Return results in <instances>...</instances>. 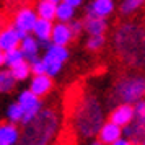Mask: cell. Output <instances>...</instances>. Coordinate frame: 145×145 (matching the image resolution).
Returning a JSON list of instances; mask_svg holds the SVG:
<instances>
[{
    "label": "cell",
    "mask_w": 145,
    "mask_h": 145,
    "mask_svg": "<svg viewBox=\"0 0 145 145\" xmlns=\"http://www.w3.org/2000/svg\"><path fill=\"white\" fill-rule=\"evenodd\" d=\"M112 47L124 64L145 69V26L122 23L112 34Z\"/></svg>",
    "instance_id": "obj_1"
},
{
    "label": "cell",
    "mask_w": 145,
    "mask_h": 145,
    "mask_svg": "<svg viewBox=\"0 0 145 145\" xmlns=\"http://www.w3.org/2000/svg\"><path fill=\"white\" fill-rule=\"evenodd\" d=\"M60 131V114L59 111L47 106L36 118L23 125L20 142L16 145H52Z\"/></svg>",
    "instance_id": "obj_2"
},
{
    "label": "cell",
    "mask_w": 145,
    "mask_h": 145,
    "mask_svg": "<svg viewBox=\"0 0 145 145\" xmlns=\"http://www.w3.org/2000/svg\"><path fill=\"white\" fill-rule=\"evenodd\" d=\"M105 122V111L96 96L86 95L80 99V103L73 111V127L80 137L90 138L98 135L99 129Z\"/></svg>",
    "instance_id": "obj_3"
},
{
    "label": "cell",
    "mask_w": 145,
    "mask_h": 145,
    "mask_svg": "<svg viewBox=\"0 0 145 145\" xmlns=\"http://www.w3.org/2000/svg\"><path fill=\"white\" fill-rule=\"evenodd\" d=\"M145 98V75L142 73H131L124 75L114 83L109 93V105L118 106L122 103L135 105L137 101Z\"/></svg>",
    "instance_id": "obj_4"
},
{
    "label": "cell",
    "mask_w": 145,
    "mask_h": 145,
    "mask_svg": "<svg viewBox=\"0 0 145 145\" xmlns=\"http://www.w3.org/2000/svg\"><path fill=\"white\" fill-rule=\"evenodd\" d=\"M16 101L20 103V106L23 108V111H25L21 125H26L28 122H31V121L42 111V101H41V98L36 95V93L31 91L29 88L18 93Z\"/></svg>",
    "instance_id": "obj_5"
},
{
    "label": "cell",
    "mask_w": 145,
    "mask_h": 145,
    "mask_svg": "<svg viewBox=\"0 0 145 145\" xmlns=\"http://www.w3.org/2000/svg\"><path fill=\"white\" fill-rule=\"evenodd\" d=\"M39 20V15L36 12V8L31 7H23L20 10H16V13L13 15V25L16 29L25 31V33H33V28L36 25V21Z\"/></svg>",
    "instance_id": "obj_6"
},
{
    "label": "cell",
    "mask_w": 145,
    "mask_h": 145,
    "mask_svg": "<svg viewBox=\"0 0 145 145\" xmlns=\"http://www.w3.org/2000/svg\"><path fill=\"white\" fill-rule=\"evenodd\" d=\"M135 119V111H134V105H127V103H122V105L114 106L109 112V121L116 122L121 127H125L131 122H134Z\"/></svg>",
    "instance_id": "obj_7"
},
{
    "label": "cell",
    "mask_w": 145,
    "mask_h": 145,
    "mask_svg": "<svg viewBox=\"0 0 145 145\" xmlns=\"http://www.w3.org/2000/svg\"><path fill=\"white\" fill-rule=\"evenodd\" d=\"M98 140L99 142H103L105 145H112L114 142H118L121 137H124V129L118 125L116 122H112V121H106L105 124L101 125V129L98 132Z\"/></svg>",
    "instance_id": "obj_8"
},
{
    "label": "cell",
    "mask_w": 145,
    "mask_h": 145,
    "mask_svg": "<svg viewBox=\"0 0 145 145\" xmlns=\"http://www.w3.org/2000/svg\"><path fill=\"white\" fill-rule=\"evenodd\" d=\"M54 88V77L42 73V75H33V78L29 82V90L36 93L39 98H44Z\"/></svg>",
    "instance_id": "obj_9"
},
{
    "label": "cell",
    "mask_w": 145,
    "mask_h": 145,
    "mask_svg": "<svg viewBox=\"0 0 145 145\" xmlns=\"http://www.w3.org/2000/svg\"><path fill=\"white\" fill-rule=\"evenodd\" d=\"M114 0H91L85 8V15L88 16H99V18H108L114 12Z\"/></svg>",
    "instance_id": "obj_10"
},
{
    "label": "cell",
    "mask_w": 145,
    "mask_h": 145,
    "mask_svg": "<svg viewBox=\"0 0 145 145\" xmlns=\"http://www.w3.org/2000/svg\"><path fill=\"white\" fill-rule=\"evenodd\" d=\"M52 29H54V21L44 20V18H39L33 28V34L39 39L41 46L44 47V49L52 42L51 41V38H52Z\"/></svg>",
    "instance_id": "obj_11"
},
{
    "label": "cell",
    "mask_w": 145,
    "mask_h": 145,
    "mask_svg": "<svg viewBox=\"0 0 145 145\" xmlns=\"http://www.w3.org/2000/svg\"><path fill=\"white\" fill-rule=\"evenodd\" d=\"M20 42H21V36L13 25L3 28L0 31V51H10V49H15V47H20Z\"/></svg>",
    "instance_id": "obj_12"
},
{
    "label": "cell",
    "mask_w": 145,
    "mask_h": 145,
    "mask_svg": "<svg viewBox=\"0 0 145 145\" xmlns=\"http://www.w3.org/2000/svg\"><path fill=\"white\" fill-rule=\"evenodd\" d=\"M75 38V34L72 33V29H70V25L69 23H54V29H52V41L54 44H59V46H69L72 39Z\"/></svg>",
    "instance_id": "obj_13"
},
{
    "label": "cell",
    "mask_w": 145,
    "mask_h": 145,
    "mask_svg": "<svg viewBox=\"0 0 145 145\" xmlns=\"http://www.w3.org/2000/svg\"><path fill=\"white\" fill-rule=\"evenodd\" d=\"M21 131L18 129V124L12 122H2L0 124V144L5 145H16L20 142Z\"/></svg>",
    "instance_id": "obj_14"
},
{
    "label": "cell",
    "mask_w": 145,
    "mask_h": 145,
    "mask_svg": "<svg viewBox=\"0 0 145 145\" xmlns=\"http://www.w3.org/2000/svg\"><path fill=\"white\" fill-rule=\"evenodd\" d=\"M20 49L25 52V57L26 60H34L39 57V51H41V42L39 39L34 36L33 33H29L26 38H23L20 42Z\"/></svg>",
    "instance_id": "obj_15"
},
{
    "label": "cell",
    "mask_w": 145,
    "mask_h": 145,
    "mask_svg": "<svg viewBox=\"0 0 145 145\" xmlns=\"http://www.w3.org/2000/svg\"><path fill=\"white\" fill-rule=\"evenodd\" d=\"M83 25H85V31L88 33V36H99V34H105L108 31V21H106V18L85 15Z\"/></svg>",
    "instance_id": "obj_16"
},
{
    "label": "cell",
    "mask_w": 145,
    "mask_h": 145,
    "mask_svg": "<svg viewBox=\"0 0 145 145\" xmlns=\"http://www.w3.org/2000/svg\"><path fill=\"white\" fill-rule=\"evenodd\" d=\"M124 129V137L129 138L134 145H140L145 140V124L138 122L134 119V122H131L129 125L122 127Z\"/></svg>",
    "instance_id": "obj_17"
},
{
    "label": "cell",
    "mask_w": 145,
    "mask_h": 145,
    "mask_svg": "<svg viewBox=\"0 0 145 145\" xmlns=\"http://www.w3.org/2000/svg\"><path fill=\"white\" fill-rule=\"evenodd\" d=\"M25 59H26L25 52L20 47H15V49H10V51H0V64L5 65L7 69H12L13 65H16L18 62Z\"/></svg>",
    "instance_id": "obj_18"
},
{
    "label": "cell",
    "mask_w": 145,
    "mask_h": 145,
    "mask_svg": "<svg viewBox=\"0 0 145 145\" xmlns=\"http://www.w3.org/2000/svg\"><path fill=\"white\" fill-rule=\"evenodd\" d=\"M36 12L39 15V18L54 21L57 18V3H54L51 0H38Z\"/></svg>",
    "instance_id": "obj_19"
},
{
    "label": "cell",
    "mask_w": 145,
    "mask_h": 145,
    "mask_svg": "<svg viewBox=\"0 0 145 145\" xmlns=\"http://www.w3.org/2000/svg\"><path fill=\"white\" fill-rule=\"evenodd\" d=\"M23 116H25V111L20 106L18 101L15 103H10L7 106V111H5V119L12 124H21L23 122Z\"/></svg>",
    "instance_id": "obj_20"
},
{
    "label": "cell",
    "mask_w": 145,
    "mask_h": 145,
    "mask_svg": "<svg viewBox=\"0 0 145 145\" xmlns=\"http://www.w3.org/2000/svg\"><path fill=\"white\" fill-rule=\"evenodd\" d=\"M10 70L13 73V77L16 78V82H25V80L29 78V75H33V72H31V64H29V60H26V59L18 62V64L13 65Z\"/></svg>",
    "instance_id": "obj_21"
},
{
    "label": "cell",
    "mask_w": 145,
    "mask_h": 145,
    "mask_svg": "<svg viewBox=\"0 0 145 145\" xmlns=\"http://www.w3.org/2000/svg\"><path fill=\"white\" fill-rule=\"evenodd\" d=\"M57 21L60 23H70L72 20H75V7L69 5L65 2L57 3Z\"/></svg>",
    "instance_id": "obj_22"
},
{
    "label": "cell",
    "mask_w": 145,
    "mask_h": 145,
    "mask_svg": "<svg viewBox=\"0 0 145 145\" xmlns=\"http://www.w3.org/2000/svg\"><path fill=\"white\" fill-rule=\"evenodd\" d=\"M18 82L13 77V73L10 69H5L0 72V91L2 93H10L12 90H15V85Z\"/></svg>",
    "instance_id": "obj_23"
},
{
    "label": "cell",
    "mask_w": 145,
    "mask_h": 145,
    "mask_svg": "<svg viewBox=\"0 0 145 145\" xmlns=\"http://www.w3.org/2000/svg\"><path fill=\"white\" fill-rule=\"evenodd\" d=\"M42 59H44V62H46L47 75H51V77H57V75L62 72V67H64L65 62L56 59V57H52V56H49V54H46V52H44V56H42Z\"/></svg>",
    "instance_id": "obj_24"
},
{
    "label": "cell",
    "mask_w": 145,
    "mask_h": 145,
    "mask_svg": "<svg viewBox=\"0 0 145 145\" xmlns=\"http://www.w3.org/2000/svg\"><path fill=\"white\" fill-rule=\"evenodd\" d=\"M145 5V0H122L121 5H119V12L124 16L135 13L138 8H142Z\"/></svg>",
    "instance_id": "obj_25"
},
{
    "label": "cell",
    "mask_w": 145,
    "mask_h": 145,
    "mask_svg": "<svg viewBox=\"0 0 145 145\" xmlns=\"http://www.w3.org/2000/svg\"><path fill=\"white\" fill-rule=\"evenodd\" d=\"M46 54L62 60V62H67L69 57H70V52H69L67 46H59V44H54V42H51V44L46 47Z\"/></svg>",
    "instance_id": "obj_26"
},
{
    "label": "cell",
    "mask_w": 145,
    "mask_h": 145,
    "mask_svg": "<svg viewBox=\"0 0 145 145\" xmlns=\"http://www.w3.org/2000/svg\"><path fill=\"white\" fill-rule=\"evenodd\" d=\"M105 44H106L105 34H99V36H90V38L86 39V49H88V51H99Z\"/></svg>",
    "instance_id": "obj_27"
},
{
    "label": "cell",
    "mask_w": 145,
    "mask_h": 145,
    "mask_svg": "<svg viewBox=\"0 0 145 145\" xmlns=\"http://www.w3.org/2000/svg\"><path fill=\"white\" fill-rule=\"evenodd\" d=\"M31 64V72L33 75H42V73H47V67H46V62L42 57H38L29 62Z\"/></svg>",
    "instance_id": "obj_28"
},
{
    "label": "cell",
    "mask_w": 145,
    "mask_h": 145,
    "mask_svg": "<svg viewBox=\"0 0 145 145\" xmlns=\"http://www.w3.org/2000/svg\"><path fill=\"white\" fill-rule=\"evenodd\" d=\"M134 111H135V121L145 124V98L134 105Z\"/></svg>",
    "instance_id": "obj_29"
},
{
    "label": "cell",
    "mask_w": 145,
    "mask_h": 145,
    "mask_svg": "<svg viewBox=\"0 0 145 145\" xmlns=\"http://www.w3.org/2000/svg\"><path fill=\"white\" fill-rule=\"evenodd\" d=\"M70 29H72V33L75 34V38L82 34V31H85V25H83V20H72L70 23Z\"/></svg>",
    "instance_id": "obj_30"
},
{
    "label": "cell",
    "mask_w": 145,
    "mask_h": 145,
    "mask_svg": "<svg viewBox=\"0 0 145 145\" xmlns=\"http://www.w3.org/2000/svg\"><path fill=\"white\" fill-rule=\"evenodd\" d=\"M62 2H65V3H69V5H72V7L78 8L82 3H83V0H62Z\"/></svg>",
    "instance_id": "obj_31"
},
{
    "label": "cell",
    "mask_w": 145,
    "mask_h": 145,
    "mask_svg": "<svg viewBox=\"0 0 145 145\" xmlns=\"http://www.w3.org/2000/svg\"><path fill=\"white\" fill-rule=\"evenodd\" d=\"M112 145H134V144H132V142L129 140V138H125V137H121V138L118 140V142H114Z\"/></svg>",
    "instance_id": "obj_32"
},
{
    "label": "cell",
    "mask_w": 145,
    "mask_h": 145,
    "mask_svg": "<svg viewBox=\"0 0 145 145\" xmlns=\"http://www.w3.org/2000/svg\"><path fill=\"white\" fill-rule=\"evenodd\" d=\"M90 145H105L103 142H99V140H95V142H91Z\"/></svg>",
    "instance_id": "obj_33"
},
{
    "label": "cell",
    "mask_w": 145,
    "mask_h": 145,
    "mask_svg": "<svg viewBox=\"0 0 145 145\" xmlns=\"http://www.w3.org/2000/svg\"><path fill=\"white\" fill-rule=\"evenodd\" d=\"M51 2H54V3H60L62 0H51Z\"/></svg>",
    "instance_id": "obj_34"
},
{
    "label": "cell",
    "mask_w": 145,
    "mask_h": 145,
    "mask_svg": "<svg viewBox=\"0 0 145 145\" xmlns=\"http://www.w3.org/2000/svg\"><path fill=\"white\" fill-rule=\"evenodd\" d=\"M140 145H145V140H144V142H142V144H140Z\"/></svg>",
    "instance_id": "obj_35"
},
{
    "label": "cell",
    "mask_w": 145,
    "mask_h": 145,
    "mask_svg": "<svg viewBox=\"0 0 145 145\" xmlns=\"http://www.w3.org/2000/svg\"><path fill=\"white\" fill-rule=\"evenodd\" d=\"M0 145H5V144H0Z\"/></svg>",
    "instance_id": "obj_36"
}]
</instances>
